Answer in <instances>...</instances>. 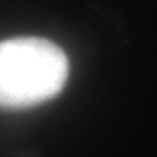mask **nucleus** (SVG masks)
Listing matches in <instances>:
<instances>
[{"label": "nucleus", "mask_w": 157, "mask_h": 157, "mask_svg": "<svg viewBox=\"0 0 157 157\" xmlns=\"http://www.w3.org/2000/svg\"><path fill=\"white\" fill-rule=\"evenodd\" d=\"M67 52L42 37L0 42V110H26L54 100L67 86Z\"/></svg>", "instance_id": "f257e3e1"}]
</instances>
